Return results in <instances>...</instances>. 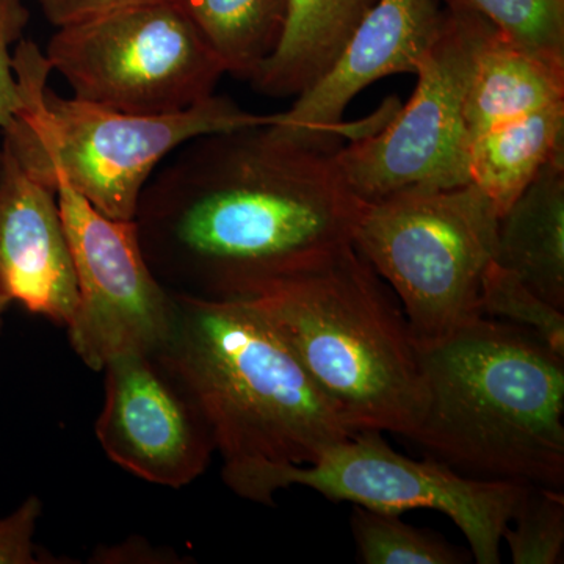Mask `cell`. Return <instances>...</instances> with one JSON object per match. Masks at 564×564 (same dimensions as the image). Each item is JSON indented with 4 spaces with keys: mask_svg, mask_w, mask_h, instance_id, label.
Wrapping results in <instances>:
<instances>
[{
    "mask_svg": "<svg viewBox=\"0 0 564 564\" xmlns=\"http://www.w3.org/2000/svg\"><path fill=\"white\" fill-rule=\"evenodd\" d=\"M337 150L270 124L182 144L137 209L152 273L173 295L240 300L351 245L362 203L337 169Z\"/></svg>",
    "mask_w": 564,
    "mask_h": 564,
    "instance_id": "obj_1",
    "label": "cell"
},
{
    "mask_svg": "<svg viewBox=\"0 0 564 564\" xmlns=\"http://www.w3.org/2000/svg\"><path fill=\"white\" fill-rule=\"evenodd\" d=\"M419 351L426 404L414 443L467 477L563 489L564 356L485 315Z\"/></svg>",
    "mask_w": 564,
    "mask_h": 564,
    "instance_id": "obj_2",
    "label": "cell"
},
{
    "mask_svg": "<svg viewBox=\"0 0 564 564\" xmlns=\"http://www.w3.org/2000/svg\"><path fill=\"white\" fill-rule=\"evenodd\" d=\"M173 296L158 355L202 411L223 467L314 463L356 433L250 304Z\"/></svg>",
    "mask_w": 564,
    "mask_h": 564,
    "instance_id": "obj_3",
    "label": "cell"
},
{
    "mask_svg": "<svg viewBox=\"0 0 564 564\" xmlns=\"http://www.w3.org/2000/svg\"><path fill=\"white\" fill-rule=\"evenodd\" d=\"M352 432L411 440L425 411L421 351L388 285L352 245L245 296Z\"/></svg>",
    "mask_w": 564,
    "mask_h": 564,
    "instance_id": "obj_4",
    "label": "cell"
},
{
    "mask_svg": "<svg viewBox=\"0 0 564 564\" xmlns=\"http://www.w3.org/2000/svg\"><path fill=\"white\" fill-rule=\"evenodd\" d=\"M21 107L3 144L36 180L52 187L61 176L115 220H135L141 193L170 154L196 137L269 126L274 115L240 109L212 95L191 109L163 115L126 113L63 98L47 88L46 55L21 40L13 52Z\"/></svg>",
    "mask_w": 564,
    "mask_h": 564,
    "instance_id": "obj_5",
    "label": "cell"
},
{
    "mask_svg": "<svg viewBox=\"0 0 564 564\" xmlns=\"http://www.w3.org/2000/svg\"><path fill=\"white\" fill-rule=\"evenodd\" d=\"M500 215L474 184L397 193L362 203L351 245L402 304L417 345L481 317Z\"/></svg>",
    "mask_w": 564,
    "mask_h": 564,
    "instance_id": "obj_6",
    "label": "cell"
},
{
    "mask_svg": "<svg viewBox=\"0 0 564 564\" xmlns=\"http://www.w3.org/2000/svg\"><path fill=\"white\" fill-rule=\"evenodd\" d=\"M221 477L256 503L273 505L280 489L303 486L333 502L380 513L440 511L462 530L478 564L500 563L503 530L525 485L467 477L434 458L415 462L393 451L377 430L351 434L314 463L240 464L223 467Z\"/></svg>",
    "mask_w": 564,
    "mask_h": 564,
    "instance_id": "obj_7",
    "label": "cell"
},
{
    "mask_svg": "<svg viewBox=\"0 0 564 564\" xmlns=\"http://www.w3.org/2000/svg\"><path fill=\"white\" fill-rule=\"evenodd\" d=\"M494 29L470 11L445 10L443 31L415 69L410 102L378 131L351 140L334 155L359 202L470 184L464 101L478 52Z\"/></svg>",
    "mask_w": 564,
    "mask_h": 564,
    "instance_id": "obj_8",
    "label": "cell"
},
{
    "mask_svg": "<svg viewBox=\"0 0 564 564\" xmlns=\"http://www.w3.org/2000/svg\"><path fill=\"white\" fill-rule=\"evenodd\" d=\"M44 55L74 98L126 113L191 109L215 95L226 74L170 0L58 28Z\"/></svg>",
    "mask_w": 564,
    "mask_h": 564,
    "instance_id": "obj_9",
    "label": "cell"
},
{
    "mask_svg": "<svg viewBox=\"0 0 564 564\" xmlns=\"http://www.w3.org/2000/svg\"><path fill=\"white\" fill-rule=\"evenodd\" d=\"M51 185L79 291L66 325L70 347L95 372L122 352L161 351L173 333L176 304L144 258L135 220L107 217L61 176Z\"/></svg>",
    "mask_w": 564,
    "mask_h": 564,
    "instance_id": "obj_10",
    "label": "cell"
},
{
    "mask_svg": "<svg viewBox=\"0 0 564 564\" xmlns=\"http://www.w3.org/2000/svg\"><path fill=\"white\" fill-rule=\"evenodd\" d=\"M102 372L95 432L110 462L165 488L181 489L202 477L215 454L209 426L158 352H122Z\"/></svg>",
    "mask_w": 564,
    "mask_h": 564,
    "instance_id": "obj_11",
    "label": "cell"
},
{
    "mask_svg": "<svg viewBox=\"0 0 564 564\" xmlns=\"http://www.w3.org/2000/svg\"><path fill=\"white\" fill-rule=\"evenodd\" d=\"M445 11L436 0H377L325 73L296 96L291 109L270 124L285 139L337 150L339 140L380 129L397 109L386 102L380 117L344 124L352 99L391 74L413 73L443 31Z\"/></svg>",
    "mask_w": 564,
    "mask_h": 564,
    "instance_id": "obj_12",
    "label": "cell"
},
{
    "mask_svg": "<svg viewBox=\"0 0 564 564\" xmlns=\"http://www.w3.org/2000/svg\"><path fill=\"white\" fill-rule=\"evenodd\" d=\"M0 292L63 326L79 302L57 195L6 144L0 150Z\"/></svg>",
    "mask_w": 564,
    "mask_h": 564,
    "instance_id": "obj_13",
    "label": "cell"
},
{
    "mask_svg": "<svg viewBox=\"0 0 564 564\" xmlns=\"http://www.w3.org/2000/svg\"><path fill=\"white\" fill-rule=\"evenodd\" d=\"M494 262L564 311V155L549 162L500 217Z\"/></svg>",
    "mask_w": 564,
    "mask_h": 564,
    "instance_id": "obj_14",
    "label": "cell"
},
{
    "mask_svg": "<svg viewBox=\"0 0 564 564\" xmlns=\"http://www.w3.org/2000/svg\"><path fill=\"white\" fill-rule=\"evenodd\" d=\"M564 101V68L503 39L497 29L478 52L464 101L470 140L494 126Z\"/></svg>",
    "mask_w": 564,
    "mask_h": 564,
    "instance_id": "obj_15",
    "label": "cell"
},
{
    "mask_svg": "<svg viewBox=\"0 0 564 564\" xmlns=\"http://www.w3.org/2000/svg\"><path fill=\"white\" fill-rule=\"evenodd\" d=\"M377 0H289L276 51L252 79L274 98L299 96L325 73Z\"/></svg>",
    "mask_w": 564,
    "mask_h": 564,
    "instance_id": "obj_16",
    "label": "cell"
},
{
    "mask_svg": "<svg viewBox=\"0 0 564 564\" xmlns=\"http://www.w3.org/2000/svg\"><path fill=\"white\" fill-rule=\"evenodd\" d=\"M564 155V101L494 126L470 140L469 180L500 217L541 170Z\"/></svg>",
    "mask_w": 564,
    "mask_h": 564,
    "instance_id": "obj_17",
    "label": "cell"
},
{
    "mask_svg": "<svg viewBox=\"0 0 564 564\" xmlns=\"http://www.w3.org/2000/svg\"><path fill=\"white\" fill-rule=\"evenodd\" d=\"M198 31L225 73L252 80L276 51L289 0H170Z\"/></svg>",
    "mask_w": 564,
    "mask_h": 564,
    "instance_id": "obj_18",
    "label": "cell"
},
{
    "mask_svg": "<svg viewBox=\"0 0 564 564\" xmlns=\"http://www.w3.org/2000/svg\"><path fill=\"white\" fill-rule=\"evenodd\" d=\"M447 9L470 11L497 32L545 63L564 68V0H445Z\"/></svg>",
    "mask_w": 564,
    "mask_h": 564,
    "instance_id": "obj_19",
    "label": "cell"
},
{
    "mask_svg": "<svg viewBox=\"0 0 564 564\" xmlns=\"http://www.w3.org/2000/svg\"><path fill=\"white\" fill-rule=\"evenodd\" d=\"M351 532L366 564H462L467 555L443 538L404 524L400 514L356 507Z\"/></svg>",
    "mask_w": 564,
    "mask_h": 564,
    "instance_id": "obj_20",
    "label": "cell"
},
{
    "mask_svg": "<svg viewBox=\"0 0 564 564\" xmlns=\"http://www.w3.org/2000/svg\"><path fill=\"white\" fill-rule=\"evenodd\" d=\"M502 541H507L514 564L562 563L563 489L525 484Z\"/></svg>",
    "mask_w": 564,
    "mask_h": 564,
    "instance_id": "obj_21",
    "label": "cell"
},
{
    "mask_svg": "<svg viewBox=\"0 0 564 564\" xmlns=\"http://www.w3.org/2000/svg\"><path fill=\"white\" fill-rule=\"evenodd\" d=\"M480 310L485 317L521 326L564 356V311L536 295L510 270L491 262L481 284Z\"/></svg>",
    "mask_w": 564,
    "mask_h": 564,
    "instance_id": "obj_22",
    "label": "cell"
},
{
    "mask_svg": "<svg viewBox=\"0 0 564 564\" xmlns=\"http://www.w3.org/2000/svg\"><path fill=\"white\" fill-rule=\"evenodd\" d=\"M22 0H0V129L9 131L21 107L20 84L13 68V46L29 22Z\"/></svg>",
    "mask_w": 564,
    "mask_h": 564,
    "instance_id": "obj_23",
    "label": "cell"
},
{
    "mask_svg": "<svg viewBox=\"0 0 564 564\" xmlns=\"http://www.w3.org/2000/svg\"><path fill=\"white\" fill-rule=\"evenodd\" d=\"M43 514V503L36 496L28 497L10 514L0 518V564L57 563L36 547V525Z\"/></svg>",
    "mask_w": 564,
    "mask_h": 564,
    "instance_id": "obj_24",
    "label": "cell"
},
{
    "mask_svg": "<svg viewBox=\"0 0 564 564\" xmlns=\"http://www.w3.org/2000/svg\"><path fill=\"white\" fill-rule=\"evenodd\" d=\"M155 2L162 0H39L44 17L57 29L91 20L110 11Z\"/></svg>",
    "mask_w": 564,
    "mask_h": 564,
    "instance_id": "obj_25",
    "label": "cell"
},
{
    "mask_svg": "<svg viewBox=\"0 0 564 564\" xmlns=\"http://www.w3.org/2000/svg\"><path fill=\"white\" fill-rule=\"evenodd\" d=\"M10 300L0 292V326H2L3 314H6L7 307L10 306Z\"/></svg>",
    "mask_w": 564,
    "mask_h": 564,
    "instance_id": "obj_26",
    "label": "cell"
}]
</instances>
